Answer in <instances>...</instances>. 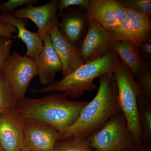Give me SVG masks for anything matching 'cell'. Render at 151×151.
Instances as JSON below:
<instances>
[{
	"instance_id": "6da1fadb",
	"label": "cell",
	"mask_w": 151,
	"mask_h": 151,
	"mask_svg": "<svg viewBox=\"0 0 151 151\" xmlns=\"http://www.w3.org/2000/svg\"><path fill=\"white\" fill-rule=\"evenodd\" d=\"M113 72L104 73L99 77L100 85L97 94L82 109L75 124L61 135L60 140L89 137L122 111Z\"/></svg>"
},
{
	"instance_id": "7a4b0ae2",
	"label": "cell",
	"mask_w": 151,
	"mask_h": 151,
	"mask_svg": "<svg viewBox=\"0 0 151 151\" xmlns=\"http://www.w3.org/2000/svg\"><path fill=\"white\" fill-rule=\"evenodd\" d=\"M64 93H54L40 98L18 102L15 109L25 119L45 123L64 134L78 120L88 102L69 100Z\"/></svg>"
},
{
	"instance_id": "3957f363",
	"label": "cell",
	"mask_w": 151,
	"mask_h": 151,
	"mask_svg": "<svg viewBox=\"0 0 151 151\" xmlns=\"http://www.w3.org/2000/svg\"><path fill=\"white\" fill-rule=\"evenodd\" d=\"M119 58L114 51L100 58L84 63L59 81L41 89H31L35 93L59 92L67 97L78 99L86 91H94L97 85L94 81L104 73L114 70Z\"/></svg>"
},
{
	"instance_id": "277c9868",
	"label": "cell",
	"mask_w": 151,
	"mask_h": 151,
	"mask_svg": "<svg viewBox=\"0 0 151 151\" xmlns=\"http://www.w3.org/2000/svg\"><path fill=\"white\" fill-rule=\"evenodd\" d=\"M120 109L132 132L135 145L142 144L138 119L137 99L140 91L129 69L119 58L113 70Z\"/></svg>"
},
{
	"instance_id": "5b68a950",
	"label": "cell",
	"mask_w": 151,
	"mask_h": 151,
	"mask_svg": "<svg viewBox=\"0 0 151 151\" xmlns=\"http://www.w3.org/2000/svg\"><path fill=\"white\" fill-rule=\"evenodd\" d=\"M87 139L91 147L96 151H122L135 145L133 135L122 111Z\"/></svg>"
},
{
	"instance_id": "8992f818",
	"label": "cell",
	"mask_w": 151,
	"mask_h": 151,
	"mask_svg": "<svg viewBox=\"0 0 151 151\" xmlns=\"http://www.w3.org/2000/svg\"><path fill=\"white\" fill-rule=\"evenodd\" d=\"M2 73L18 102L26 98L31 81L38 75L34 60L26 55L22 56L16 52L6 58Z\"/></svg>"
},
{
	"instance_id": "52a82bcc",
	"label": "cell",
	"mask_w": 151,
	"mask_h": 151,
	"mask_svg": "<svg viewBox=\"0 0 151 151\" xmlns=\"http://www.w3.org/2000/svg\"><path fill=\"white\" fill-rule=\"evenodd\" d=\"M114 41L111 32L97 23L89 22L86 34L78 49L83 64L112 52Z\"/></svg>"
},
{
	"instance_id": "ba28073f",
	"label": "cell",
	"mask_w": 151,
	"mask_h": 151,
	"mask_svg": "<svg viewBox=\"0 0 151 151\" xmlns=\"http://www.w3.org/2000/svg\"><path fill=\"white\" fill-rule=\"evenodd\" d=\"M111 33L114 41L127 42L137 47L143 42L151 40V18L128 9L126 18Z\"/></svg>"
},
{
	"instance_id": "9c48e42d",
	"label": "cell",
	"mask_w": 151,
	"mask_h": 151,
	"mask_svg": "<svg viewBox=\"0 0 151 151\" xmlns=\"http://www.w3.org/2000/svg\"><path fill=\"white\" fill-rule=\"evenodd\" d=\"M86 10L89 22L97 23L111 32L124 21L128 13L120 0H91Z\"/></svg>"
},
{
	"instance_id": "30bf717a",
	"label": "cell",
	"mask_w": 151,
	"mask_h": 151,
	"mask_svg": "<svg viewBox=\"0 0 151 151\" xmlns=\"http://www.w3.org/2000/svg\"><path fill=\"white\" fill-rule=\"evenodd\" d=\"M59 0H52L37 6L29 4L14 11L12 14L18 18L29 19L33 22L37 28V32L42 38L49 35L53 28L59 24Z\"/></svg>"
},
{
	"instance_id": "8fae6325",
	"label": "cell",
	"mask_w": 151,
	"mask_h": 151,
	"mask_svg": "<svg viewBox=\"0 0 151 151\" xmlns=\"http://www.w3.org/2000/svg\"><path fill=\"white\" fill-rule=\"evenodd\" d=\"M24 147L30 151H54L55 144L61 137L53 127L29 119L24 121Z\"/></svg>"
},
{
	"instance_id": "7c38bea8",
	"label": "cell",
	"mask_w": 151,
	"mask_h": 151,
	"mask_svg": "<svg viewBox=\"0 0 151 151\" xmlns=\"http://www.w3.org/2000/svg\"><path fill=\"white\" fill-rule=\"evenodd\" d=\"M24 119L11 109L0 117V142L5 151H21L24 144Z\"/></svg>"
},
{
	"instance_id": "4fadbf2b",
	"label": "cell",
	"mask_w": 151,
	"mask_h": 151,
	"mask_svg": "<svg viewBox=\"0 0 151 151\" xmlns=\"http://www.w3.org/2000/svg\"><path fill=\"white\" fill-rule=\"evenodd\" d=\"M60 17L58 27L60 32L73 46L79 49L89 24L87 10L78 7L68 8Z\"/></svg>"
},
{
	"instance_id": "5bb4252c",
	"label": "cell",
	"mask_w": 151,
	"mask_h": 151,
	"mask_svg": "<svg viewBox=\"0 0 151 151\" xmlns=\"http://www.w3.org/2000/svg\"><path fill=\"white\" fill-rule=\"evenodd\" d=\"M42 39L43 49L34 60L41 84L48 86L54 83L55 75L58 72H62L63 68L62 63L52 46L50 36L45 35Z\"/></svg>"
},
{
	"instance_id": "9a60e30c",
	"label": "cell",
	"mask_w": 151,
	"mask_h": 151,
	"mask_svg": "<svg viewBox=\"0 0 151 151\" xmlns=\"http://www.w3.org/2000/svg\"><path fill=\"white\" fill-rule=\"evenodd\" d=\"M52 44L63 65V76L69 75L83 64L78 49L75 47L60 32L58 24L50 33Z\"/></svg>"
},
{
	"instance_id": "2e32d148",
	"label": "cell",
	"mask_w": 151,
	"mask_h": 151,
	"mask_svg": "<svg viewBox=\"0 0 151 151\" xmlns=\"http://www.w3.org/2000/svg\"><path fill=\"white\" fill-rule=\"evenodd\" d=\"M0 22L13 25L17 30L18 35L14 38H19L24 42L27 47L25 55L35 60L37 58L43 47V42L37 32L30 31L27 29V19L18 18L12 14H0Z\"/></svg>"
},
{
	"instance_id": "e0dca14e",
	"label": "cell",
	"mask_w": 151,
	"mask_h": 151,
	"mask_svg": "<svg viewBox=\"0 0 151 151\" xmlns=\"http://www.w3.org/2000/svg\"><path fill=\"white\" fill-rule=\"evenodd\" d=\"M112 50L132 72L134 78L141 72L151 68V63L142 58L137 48L132 44L115 41Z\"/></svg>"
},
{
	"instance_id": "ac0fdd59",
	"label": "cell",
	"mask_w": 151,
	"mask_h": 151,
	"mask_svg": "<svg viewBox=\"0 0 151 151\" xmlns=\"http://www.w3.org/2000/svg\"><path fill=\"white\" fill-rule=\"evenodd\" d=\"M138 119L142 144L151 146V101L141 94L137 99Z\"/></svg>"
},
{
	"instance_id": "d6986e66",
	"label": "cell",
	"mask_w": 151,
	"mask_h": 151,
	"mask_svg": "<svg viewBox=\"0 0 151 151\" xmlns=\"http://www.w3.org/2000/svg\"><path fill=\"white\" fill-rule=\"evenodd\" d=\"M54 151H96L90 146L87 138L71 137L57 142Z\"/></svg>"
},
{
	"instance_id": "ffe728a7",
	"label": "cell",
	"mask_w": 151,
	"mask_h": 151,
	"mask_svg": "<svg viewBox=\"0 0 151 151\" xmlns=\"http://www.w3.org/2000/svg\"><path fill=\"white\" fill-rule=\"evenodd\" d=\"M17 101L3 76L0 74V117L6 112L15 108Z\"/></svg>"
},
{
	"instance_id": "44dd1931",
	"label": "cell",
	"mask_w": 151,
	"mask_h": 151,
	"mask_svg": "<svg viewBox=\"0 0 151 151\" xmlns=\"http://www.w3.org/2000/svg\"><path fill=\"white\" fill-rule=\"evenodd\" d=\"M124 7L136 12L151 16V0H120Z\"/></svg>"
},
{
	"instance_id": "7402d4cb",
	"label": "cell",
	"mask_w": 151,
	"mask_h": 151,
	"mask_svg": "<svg viewBox=\"0 0 151 151\" xmlns=\"http://www.w3.org/2000/svg\"><path fill=\"white\" fill-rule=\"evenodd\" d=\"M141 95L146 99L151 100V69L149 68L140 73L135 78Z\"/></svg>"
},
{
	"instance_id": "603a6c76",
	"label": "cell",
	"mask_w": 151,
	"mask_h": 151,
	"mask_svg": "<svg viewBox=\"0 0 151 151\" xmlns=\"http://www.w3.org/2000/svg\"><path fill=\"white\" fill-rule=\"evenodd\" d=\"M37 3V0H9L0 3V14H12L21 6Z\"/></svg>"
},
{
	"instance_id": "cb8c5ba5",
	"label": "cell",
	"mask_w": 151,
	"mask_h": 151,
	"mask_svg": "<svg viewBox=\"0 0 151 151\" xmlns=\"http://www.w3.org/2000/svg\"><path fill=\"white\" fill-rule=\"evenodd\" d=\"M91 0H60L58 4V17L68 8L78 7L87 9Z\"/></svg>"
},
{
	"instance_id": "d4e9b609",
	"label": "cell",
	"mask_w": 151,
	"mask_h": 151,
	"mask_svg": "<svg viewBox=\"0 0 151 151\" xmlns=\"http://www.w3.org/2000/svg\"><path fill=\"white\" fill-rule=\"evenodd\" d=\"M14 39L0 37V74L2 73L3 65L6 58L10 54L12 45Z\"/></svg>"
},
{
	"instance_id": "484cf974",
	"label": "cell",
	"mask_w": 151,
	"mask_h": 151,
	"mask_svg": "<svg viewBox=\"0 0 151 151\" xmlns=\"http://www.w3.org/2000/svg\"><path fill=\"white\" fill-rule=\"evenodd\" d=\"M137 48L142 58L151 63V40L142 42Z\"/></svg>"
},
{
	"instance_id": "4316f807",
	"label": "cell",
	"mask_w": 151,
	"mask_h": 151,
	"mask_svg": "<svg viewBox=\"0 0 151 151\" xmlns=\"http://www.w3.org/2000/svg\"><path fill=\"white\" fill-rule=\"evenodd\" d=\"M17 33L16 28L13 25L6 23L0 22V37L12 39L14 34Z\"/></svg>"
},
{
	"instance_id": "83f0119b",
	"label": "cell",
	"mask_w": 151,
	"mask_h": 151,
	"mask_svg": "<svg viewBox=\"0 0 151 151\" xmlns=\"http://www.w3.org/2000/svg\"><path fill=\"white\" fill-rule=\"evenodd\" d=\"M134 151H151V146L146 145L143 144L135 145L134 147Z\"/></svg>"
},
{
	"instance_id": "f1b7e54d",
	"label": "cell",
	"mask_w": 151,
	"mask_h": 151,
	"mask_svg": "<svg viewBox=\"0 0 151 151\" xmlns=\"http://www.w3.org/2000/svg\"><path fill=\"white\" fill-rule=\"evenodd\" d=\"M122 151H134V147L129 148L125 149Z\"/></svg>"
},
{
	"instance_id": "f546056e",
	"label": "cell",
	"mask_w": 151,
	"mask_h": 151,
	"mask_svg": "<svg viewBox=\"0 0 151 151\" xmlns=\"http://www.w3.org/2000/svg\"><path fill=\"white\" fill-rule=\"evenodd\" d=\"M21 151H30L28 149L26 148L25 147H23V148L22 149V150Z\"/></svg>"
},
{
	"instance_id": "4dcf8cb0",
	"label": "cell",
	"mask_w": 151,
	"mask_h": 151,
	"mask_svg": "<svg viewBox=\"0 0 151 151\" xmlns=\"http://www.w3.org/2000/svg\"><path fill=\"white\" fill-rule=\"evenodd\" d=\"M0 151H5L3 148L2 146L1 145V142H0Z\"/></svg>"
}]
</instances>
